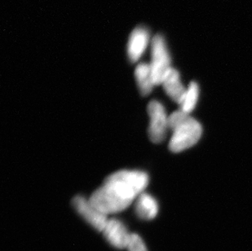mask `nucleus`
I'll return each mask as SVG.
<instances>
[{
	"label": "nucleus",
	"mask_w": 252,
	"mask_h": 251,
	"mask_svg": "<svg viewBox=\"0 0 252 251\" xmlns=\"http://www.w3.org/2000/svg\"><path fill=\"white\" fill-rule=\"evenodd\" d=\"M202 134V126L190 116L172 130L169 150L173 153L188 150L198 142Z\"/></svg>",
	"instance_id": "obj_2"
},
{
	"label": "nucleus",
	"mask_w": 252,
	"mask_h": 251,
	"mask_svg": "<svg viewBox=\"0 0 252 251\" xmlns=\"http://www.w3.org/2000/svg\"><path fill=\"white\" fill-rule=\"evenodd\" d=\"M135 77L140 94L144 96L150 94L155 86L150 64L144 62L139 63L135 69Z\"/></svg>",
	"instance_id": "obj_10"
},
{
	"label": "nucleus",
	"mask_w": 252,
	"mask_h": 251,
	"mask_svg": "<svg viewBox=\"0 0 252 251\" xmlns=\"http://www.w3.org/2000/svg\"><path fill=\"white\" fill-rule=\"evenodd\" d=\"M151 70L155 85L162 84L163 78L171 69V57L164 37L156 34L151 42Z\"/></svg>",
	"instance_id": "obj_3"
},
{
	"label": "nucleus",
	"mask_w": 252,
	"mask_h": 251,
	"mask_svg": "<svg viewBox=\"0 0 252 251\" xmlns=\"http://www.w3.org/2000/svg\"><path fill=\"white\" fill-rule=\"evenodd\" d=\"M199 93V86L195 82H192L188 88H186V93L180 104L181 110L190 114L197 105Z\"/></svg>",
	"instance_id": "obj_11"
},
{
	"label": "nucleus",
	"mask_w": 252,
	"mask_h": 251,
	"mask_svg": "<svg viewBox=\"0 0 252 251\" xmlns=\"http://www.w3.org/2000/svg\"><path fill=\"white\" fill-rule=\"evenodd\" d=\"M103 232L105 239L114 248L122 250L127 247L131 234L121 221L116 219L109 220Z\"/></svg>",
	"instance_id": "obj_7"
},
{
	"label": "nucleus",
	"mask_w": 252,
	"mask_h": 251,
	"mask_svg": "<svg viewBox=\"0 0 252 251\" xmlns=\"http://www.w3.org/2000/svg\"><path fill=\"white\" fill-rule=\"evenodd\" d=\"M75 211L93 226L95 230L101 232L105 229L107 223V216L93 206L90 200L86 199L83 196H76L72 201Z\"/></svg>",
	"instance_id": "obj_5"
},
{
	"label": "nucleus",
	"mask_w": 252,
	"mask_h": 251,
	"mask_svg": "<svg viewBox=\"0 0 252 251\" xmlns=\"http://www.w3.org/2000/svg\"><path fill=\"white\" fill-rule=\"evenodd\" d=\"M135 211L139 218L151 220L158 213V205L155 197L146 192H142L136 200Z\"/></svg>",
	"instance_id": "obj_9"
},
{
	"label": "nucleus",
	"mask_w": 252,
	"mask_h": 251,
	"mask_svg": "<svg viewBox=\"0 0 252 251\" xmlns=\"http://www.w3.org/2000/svg\"><path fill=\"white\" fill-rule=\"evenodd\" d=\"M162 85L169 97L179 104H181L186 93V88L181 82V75L178 70L171 67L165 75Z\"/></svg>",
	"instance_id": "obj_8"
},
{
	"label": "nucleus",
	"mask_w": 252,
	"mask_h": 251,
	"mask_svg": "<svg viewBox=\"0 0 252 251\" xmlns=\"http://www.w3.org/2000/svg\"><path fill=\"white\" fill-rule=\"evenodd\" d=\"M126 249L128 250V251H148L147 247L145 246V242H143L141 237L135 233L131 234Z\"/></svg>",
	"instance_id": "obj_12"
},
{
	"label": "nucleus",
	"mask_w": 252,
	"mask_h": 251,
	"mask_svg": "<svg viewBox=\"0 0 252 251\" xmlns=\"http://www.w3.org/2000/svg\"><path fill=\"white\" fill-rule=\"evenodd\" d=\"M149 176L144 171L122 170L111 174L91 196V202L103 214L109 216L126 210L144 192Z\"/></svg>",
	"instance_id": "obj_1"
},
{
	"label": "nucleus",
	"mask_w": 252,
	"mask_h": 251,
	"mask_svg": "<svg viewBox=\"0 0 252 251\" xmlns=\"http://www.w3.org/2000/svg\"><path fill=\"white\" fill-rule=\"evenodd\" d=\"M150 31L144 26H138L131 32L127 43V57L131 63H136L142 57L150 44Z\"/></svg>",
	"instance_id": "obj_6"
},
{
	"label": "nucleus",
	"mask_w": 252,
	"mask_h": 251,
	"mask_svg": "<svg viewBox=\"0 0 252 251\" xmlns=\"http://www.w3.org/2000/svg\"><path fill=\"white\" fill-rule=\"evenodd\" d=\"M147 109L150 116L149 137L153 143L159 144L167 137L169 116H167L165 107L158 100L150 101Z\"/></svg>",
	"instance_id": "obj_4"
}]
</instances>
